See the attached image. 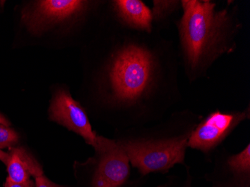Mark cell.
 <instances>
[{
    "mask_svg": "<svg viewBox=\"0 0 250 187\" xmlns=\"http://www.w3.org/2000/svg\"><path fill=\"white\" fill-rule=\"evenodd\" d=\"M184 15L180 22L181 43L187 62L197 68L225 51L229 18L226 10L216 11L210 1H182Z\"/></svg>",
    "mask_w": 250,
    "mask_h": 187,
    "instance_id": "6da1fadb",
    "label": "cell"
},
{
    "mask_svg": "<svg viewBox=\"0 0 250 187\" xmlns=\"http://www.w3.org/2000/svg\"><path fill=\"white\" fill-rule=\"evenodd\" d=\"M151 53L137 46H129L118 53L110 70L114 95L121 101L138 99L151 83Z\"/></svg>",
    "mask_w": 250,
    "mask_h": 187,
    "instance_id": "7a4b0ae2",
    "label": "cell"
},
{
    "mask_svg": "<svg viewBox=\"0 0 250 187\" xmlns=\"http://www.w3.org/2000/svg\"><path fill=\"white\" fill-rule=\"evenodd\" d=\"M188 138L164 141H128L120 143L132 165L143 174L168 170L183 163Z\"/></svg>",
    "mask_w": 250,
    "mask_h": 187,
    "instance_id": "3957f363",
    "label": "cell"
},
{
    "mask_svg": "<svg viewBox=\"0 0 250 187\" xmlns=\"http://www.w3.org/2000/svg\"><path fill=\"white\" fill-rule=\"evenodd\" d=\"M95 150L101 156L94 187H119L129 176V159L120 143L98 136Z\"/></svg>",
    "mask_w": 250,
    "mask_h": 187,
    "instance_id": "277c9868",
    "label": "cell"
},
{
    "mask_svg": "<svg viewBox=\"0 0 250 187\" xmlns=\"http://www.w3.org/2000/svg\"><path fill=\"white\" fill-rule=\"evenodd\" d=\"M87 2L81 0H43L22 10V22L34 33L50 25L65 21L81 13Z\"/></svg>",
    "mask_w": 250,
    "mask_h": 187,
    "instance_id": "5b68a950",
    "label": "cell"
},
{
    "mask_svg": "<svg viewBox=\"0 0 250 187\" xmlns=\"http://www.w3.org/2000/svg\"><path fill=\"white\" fill-rule=\"evenodd\" d=\"M49 113L51 120L82 136L94 147L96 146L98 136L92 130L85 111L67 91L60 90L56 93Z\"/></svg>",
    "mask_w": 250,
    "mask_h": 187,
    "instance_id": "8992f818",
    "label": "cell"
},
{
    "mask_svg": "<svg viewBox=\"0 0 250 187\" xmlns=\"http://www.w3.org/2000/svg\"><path fill=\"white\" fill-rule=\"evenodd\" d=\"M244 115L216 112L202 122L188 139V145L203 151L218 144Z\"/></svg>",
    "mask_w": 250,
    "mask_h": 187,
    "instance_id": "52a82bcc",
    "label": "cell"
},
{
    "mask_svg": "<svg viewBox=\"0 0 250 187\" xmlns=\"http://www.w3.org/2000/svg\"><path fill=\"white\" fill-rule=\"evenodd\" d=\"M9 158L7 163L8 179L15 184H25L43 174L42 166L23 147H10Z\"/></svg>",
    "mask_w": 250,
    "mask_h": 187,
    "instance_id": "ba28073f",
    "label": "cell"
},
{
    "mask_svg": "<svg viewBox=\"0 0 250 187\" xmlns=\"http://www.w3.org/2000/svg\"><path fill=\"white\" fill-rule=\"evenodd\" d=\"M118 15L127 25L136 29L151 31L152 11L140 0L115 1Z\"/></svg>",
    "mask_w": 250,
    "mask_h": 187,
    "instance_id": "9c48e42d",
    "label": "cell"
},
{
    "mask_svg": "<svg viewBox=\"0 0 250 187\" xmlns=\"http://www.w3.org/2000/svg\"><path fill=\"white\" fill-rule=\"evenodd\" d=\"M229 165L233 171L237 172H247L250 169V147H247L240 154L229 160Z\"/></svg>",
    "mask_w": 250,
    "mask_h": 187,
    "instance_id": "30bf717a",
    "label": "cell"
},
{
    "mask_svg": "<svg viewBox=\"0 0 250 187\" xmlns=\"http://www.w3.org/2000/svg\"><path fill=\"white\" fill-rule=\"evenodd\" d=\"M19 140V136L10 126L0 125V149L14 147Z\"/></svg>",
    "mask_w": 250,
    "mask_h": 187,
    "instance_id": "8fae6325",
    "label": "cell"
},
{
    "mask_svg": "<svg viewBox=\"0 0 250 187\" xmlns=\"http://www.w3.org/2000/svg\"><path fill=\"white\" fill-rule=\"evenodd\" d=\"M175 1H154V10H153V18H161L172 11L177 5Z\"/></svg>",
    "mask_w": 250,
    "mask_h": 187,
    "instance_id": "7c38bea8",
    "label": "cell"
},
{
    "mask_svg": "<svg viewBox=\"0 0 250 187\" xmlns=\"http://www.w3.org/2000/svg\"><path fill=\"white\" fill-rule=\"evenodd\" d=\"M35 185H36V187H63L52 182L43 174L35 178Z\"/></svg>",
    "mask_w": 250,
    "mask_h": 187,
    "instance_id": "4fadbf2b",
    "label": "cell"
},
{
    "mask_svg": "<svg viewBox=\"0 0 250 187\" xmlns=\"http://www.w3.org/2000/svg\"><path fill=\"white\" fill-rule=\"evenodd\" d=\"M5 187H35V183L31 179L30 181L25 183V184H15V183L11 182L8 178H6V181H5Z\"/></svg>",
    "mask_w": 250,
    "mask_h": 187,
    "instance_id": "5bb4252c",
    "label": "cell"
},
{
    "mask_svg": "<svg viewBox=\"0 0 250 187\" xmlns=\"http://www.w3.org/2000/svg\"><path fill=\"white\" fill-rule=\"evenodd\" d=\"M8 158H9L8 153H6V152L3 151V150L0 149V161H2L6 166L7 163H8Z\"/></svg>",
    "mask_w": 250,
    "mask_h": 187,
    "instance_id": "9a60e30c",
    "label": "cell"
},
{
    "mask_svg": "<svg viewBox=\"0 0 250 187\" xmlns=\"http://www.w3.org/2000/svg\"><path fill=\"white\" fill-rule=\"evenodd\" d=\"M0 125H4V126H11V123L9 121L7 120L3 115L0 114Z\"/></svg>",
    "mask_w": 250,
    "mask_h": 187,
    "instance_id": "2e32d148",
    "label": "cell"
}]
</instances>
